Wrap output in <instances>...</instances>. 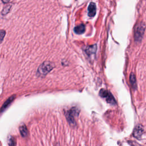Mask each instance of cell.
Instances as JSON below:
<instances>
[{
  "label": "cell",
  "instance_id": "4fadbf2b",
  "mask_svg": "<svg viewBox=\"0 0 146 146\" xmlns=\"http://www.w3.org/2000/svg\"><path fill=\"white\" fill-rule=\"evenodd\" d=\"M5 34H6V31L5 30H0V42H1L3 40L5 36Z\"/></svg>",
  "mask_w": 146,
  "mask_h": 146
},
{
  "label": "cell",
  "instance_id": "ba28073f",
  "mask_svg": "<svg viewBox=\"0 0 146 146\" xmlns=\"http://www.w3.org/2000/svg\"><path fill=\"white\" fill-rule=\"evenodd\" d=\"M96 51V45H94L92 46H88V47H86V48L85 50L86 53L88 56L94 55L95 54Z\"/></svg>",
  "mask_w": 146,
  "mask_h": 146
},
{
  "label": "cell",
  "instance_id": "52a82bcc",
  "mask_svg": "<svg viewBox=\"0 0 146 146\" xmlns=\"http://www.w3.org/2000/svg\"><path fill=\"white\" fill-rule=\"evenodd\" d=\"M15 95H12L11 96H10L3 104V106H2L1 108V112H2L3 111H4L9 106L10 104L13 102V101L15 99Z\"/></svg>",
  "mask_w": 146,
  "mask_h": 146
},
{
  "label": "cell",
  "instance_id": "7a4b0ae2",
  "mask_svg": "<svg viewBox=\"0 0 146 146\" xmlns=\"http://www.w3.org/2000/svg\"><path fill=\"white\" fill-rule=\"evenodd\" d=\"M145 26L143 22L137 23L135 27V39L136 42H140L143 38Z\"/></svg>",
  "mask_w": 146,
  "mask_h": 146
},
{
  "label": "cell",
  "instance_id": "8fae6325",
  "mask_svg": "<svg viewBox=\"0 0 146 146\" xmlns=\"http://www.w3.org/2000/svg\"><path fill=\"white\" fill-rule=\"evenodd\" d=\"M130 83L131 84V86H132V87L133 88H136V77L135 75L133 73H131V75H130Z\"/></svg>",
  "mask_w": 146,
  "mask_h": 146
},
{
  "label": "cell",
  "instance_id": "5b68a950",
  "mask_svg": "<svg viewBox=\"0 0 146 146\" xmlns=\"http://www.w3.org/2000/svg\"><path fill=\"white\" fill-rule=\"evenodd\" d=\"M96 13V4L92 2H90L88 7V15L90 17H93L95 15Z\"/></svg>",
  "mask_w": 146,
  "mask_h": 146
},
{
  "label": "cell",
  "instance_id": "9c48e42d",
  "mask_svg": "<svg viewBox=\"0 0 146 146\" xmlns=\"http://www.w3.org/2000/svg\"><path fill=\"white\" fill-rule=\"evenodd\" d=\"M85 30H86L85 25L84 24H80V25L76 26L74 28V31L77 34H83L85 31Z\"/></svg>",
  "mask_w": 146,
  "mask_h": 146
},
{
  "label": "cell",
  "instance_id": "277c9868",
  "mask_svg": "<svg viewBox=\"0 0 146 146\" xmlns=\"http://www.w3.org/2000/svg\"><path fill=\"white\" fill-rule=\"evenodd\" d=\"M99 95L102 98L106 99V101L108 103H110L113 105L116 104V101H115L114 97L113 96V95H112V94L111 92L107 91L106 90L101 89L99 92Z\"/></svg>",
  "mask_w": 146,
  "mask_h": 146
},
{
  "label": "cell",
  "instance_id": "30bf717a",
  "mask_svg": "<svg viewBox=\"0 0 146 146\" xmlns=\"http://www.w3.org/2000/svg\"><path fill=\"white\" fill-rule=\"evenodd\" d=\"M19 131H20L21 135L23 137H26L28 135V129H27L26 126L25 125H24V124L21 125V126H20V127H19Z\"/></svg>",
  "mask_w": 146,
  "mask_h": 146
},
{
  "label": "cell",
  "instance_id": "8992f818",
  "mask_svg": "<svg viewBox=\"0 0 146 146\" xmlns=\"http://www.w3.org/2000/svg\"><path fill=\"white\" fill-rule=\"evenodd\" d=\"M143 133V127L140 125H137L133 131V136L137 139H140Z\"/></svg>",
  "mask_w": 146,
  "mask_h": 146
},
{
  "label": "cell",
  "instance_id": "6da1fadb",
  "mask_svg": "<svg viewBox=\"0 0 146 146\" xmlns=\"http://www.w3.org/2000/svg\"><path fill=\"white\" fill-rule=\"evenodd\" d=\"M54 67V65L52 63L48 61L44 62L38 67V69L37 71V74L38 76H40L42 77L44 76L52 70Z\"/></svg>",
  "mask_w": 146,
  "mask_h": 146
},
{
  "label": "cell",
  "instance_id": "5bb4252c",
  "mask_svg": "<svg viewBox=\"0 0 146 146\" xmlns=\"http://www.w3.org/2000/svg\"><path fill=\"white\" fill-rule=\"evenodd\" d=\"M9 145H15V141L14 140V139L11 138L10 139V141H9Z\"/></svg>",
  "mask_w": 146,
  "mask_h": 146
},
{
  "label": "cell",
  "instance_id": "3957f363",
  "mask_svg": "<svg viewBox=\"0 0 146 146\" xmlns=\"http://www.w3.org/2000/svg\"><path fill=\"white\" fill-rule=\"evenodd\" d=\"M79 110L76 107H72L70 111H67L66 113V117L69 123L71 125H75V116H77L79 113Z\"/></svg>",
  "mask_w": 146,
  "mask_h": 146
},
{
  "label": "cell",
  "instance_id": "7c38bea8",
  "mask_svg": "<svg viewBox=\"0 0 146 146\" xmlns=\"http://www.w3.org/2000/svg\"><path fill=\"white\" fill-rule=\"evenodd\" d=\"M10 8H11V6H9V5H8V6L5 7L3 8V10H2V15H6V14H7L9 12V11H10Z\"/></svg>",
  "mask_w": 146,
  "mask_h": 146
},
{
  "label": "cell",
  "instance_id": "9a60e30c",
  "mask_svg": "<svg viewBox=\"0 0 146 146\" xmlns=\"http://www.w3.org/2000/svg\"><path fill=\"white\" fill-rule=\"evenodd\" d=\"M2 1L4 3H8L9 1H10L11 0H2Z\"/></svg>",
  "mask_w": 146,
  "mask_h": 146
}]
</instances>
